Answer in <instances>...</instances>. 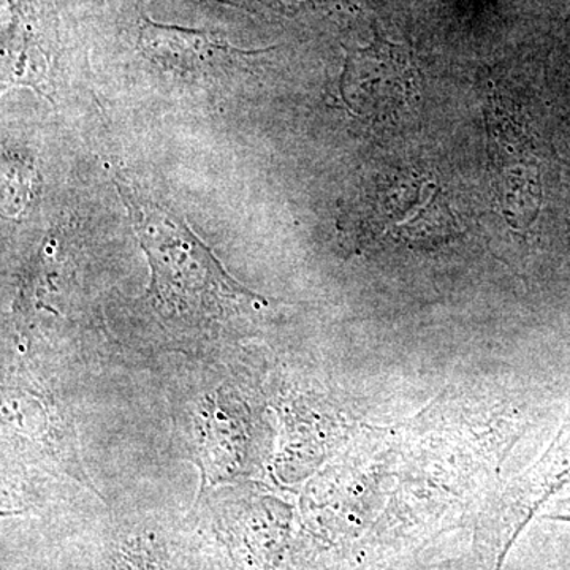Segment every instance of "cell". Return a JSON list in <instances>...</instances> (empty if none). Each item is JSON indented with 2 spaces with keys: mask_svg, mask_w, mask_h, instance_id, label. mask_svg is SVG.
Segmentation results:
<instances>
[{
  "mask_svg": "<svg viewBox=\"0 0 570 570\" xmlns=\"http://www.w3.org/2000/svg\"><path fill=\"white\" fill-rule=\"evenodd\" d=\"M547 519L570 521V493L568 497L561 498L554 504L553 512L547 515Z\"/></svg>",
  "mask_w": 570,
  "mask_h": 570,
  "instance_id": "277c9868",
  "label": "cell"
},
{
  "mask_svg": "<svg viewBox=\"0 0 570 570\" xmlns=\"http://www.w3.org/2000/svg\"><path fill=\"white\" fill-rule=\"evenodd\" d=\"M140 45L154 61L181 73H213L254 55L236 50L208 33L167 28L151 21L141 26Z\"/></svg>",
  "mask_w": 570,
  "mask_h": 570,
  "instance_id": "3957f363",
  "label": "cell"
},
{
  "mask_svg": "<svg viewBox=\"0 0 570 570\" xmlns=\"http://www.w3.org/2000/svg\"><path fill=\"white\" fill-rule=\"evenodd\" d=\"M570 483V411L550 448L504 487L480 517L478 546L494 570L520 531L551 497Z\"/></svg>",
  "mask_w": 570,
  "mask_h": 570,
  "instance_id": "7a4b0ae2",
  "label": "cell"
},
{
  "mask_svg": "<svg viewBox=\"0 0 570 570\" xmlns=\"http://www.w3.org/2000/svg\"><path fill=\"white\" fill-rule=\"evenodd\" d=\"M115 183L148 254L151 294L160 313L181 324L209 325L223 321L242 303L261 299L227 275L212 250L176 214L126 179L116 178Z\"/></svg>",
  "mask_w": 570,
  "mask_h": 570,
  "instance_id": "6da1fadb",
  "label": "cell"
}]
</instances>
